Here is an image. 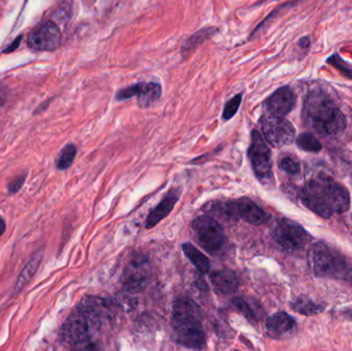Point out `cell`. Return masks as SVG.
Segmentation results:
<instances>
[{
    "label": "cell",
    "mask_w": 352,
    "mask_h": 351,
    "mask_svg": "<svg viewBox=\"0 0 352 351\" xmlns=\"http://www.w3.org/2000/svg\"><path fill=\"white\" fill-rule=\"evenodd\" d=\"M300 199L308 210L324 218L343 214L351 207L349 190L324 172L318 173L307 181L300 193Z\"/></svg>",
    "instance_id": "cell-1"
},
{
    "label": "cell",
    "mask_w": 352,
    "mask_h": 351,
    "mask_svg": "<svg viewBox=\"0 0 352 351\" xmlns=\"http://www.w3.org/2000/svg\"><path fill=\"white\" fill-rule=\"evenodd\" d=\"M107 310V304L101 299H85L64 323L61 330L63 341L70 346L88 343L100 329Z\"/></svg>",
    "instance_id": "cell-2"
},
{
    "label": "cell",
    "mask_w": 352,
    "mask_h": 351,
    "mask_svg": "<svg viewBox=\"0 0 352 351\" xmlns=\"http://www.w3.org/2000/svg\"><path fill=\"white\" fill-rule=\"evenodd\" d=\"M303 120L322 137H337L346 128L342 111L324 92H311L304 101Z\"/></svg>",
    "instance_id": "cell-3"
},
{
    "label": "cell",
    "mask_w": 352,
    "mask_h": 351,
    "mask_svg": "<svg viewBox=\"0 0 352 351\" xmlns=\"http://www.w3.org/2000/svg\"><path fill=\"white\" fill-rule=\"evenodd\" d=\"M173 326L175 341L188 350H202L205 335L202 330V317L198 305L188 298L175 301L173 311Z\"/></svg>",
    "instance_id": "cell-4"
},
{
    "label": "cell",
    "mask_w": 352,
    "mask_h": 351,
    "mask_svg": "<svg viewBox=\"0 0 352 351\" xmlns=\"http://www.w3.org/2000/svg\"><path fill=\"white\" fill-rule=\"evenodd\" d=\"M310 268L320 278H337L352 284V264L322 242L314 243L308 253Z\"/></svg>",
    "instance_id": "cell-5"
},
{
    "label": "cell",
    "mask_w": 352,
    "mask_h": 351,
    "mask_svg": "<svg viewBox=\"0 0 352 351\" xmlns=\"http://www.w3.org/2000/svg\"><path fill=\"white\" fill-rule=\"evenodd\" d=\"M273 239L287 253H297L309 243L307 231L294 220L281 218L272 230Z\"/></svg>",
    "instance_id": "cell-6"
},
{
    "label": "cell",
    "mask_w": 352,
    "mask_h": 351,
    "mask_svg": "<svg viewBox=\"0 0 352 351\" xmlns=\"http://www.w3.org/2000/svg\"><path fill=\"white\" fill-rule=\"evenodd\" d=\"M192 232L199 245L208 253H219L225 247V233L219 223L212 216L197 218L192 223Z\"/></svg>",
    "instance_id": "cell-7"
},
{
    "label": "cell",
    "mask_w": 352,
    "mask_h": 351,
    "mask_svg": "<svg viewBox=\"0 0 352 351\" xmlns=\"http://www.w3.org/2000/svg\"><path fill=\"white\" fill-rule=\"evenodd\" d=\"M260 125L267 141L275 148L289 146L295 139V128L283 117L263 115Z\"/></svg>",
    "instance_id": "cell-8"
},
{
    "label": "cell",
    "mask_w": 352,
    "mask_h": 351,
    "mask_svg": "<svg viewBox=\"0 0 352 351\" xmlns=\"http://www.w3.org/2000/svg\"><path fill=\"white\" fill-rule=\"evenodd\" d=\"M248 155H250L252 169L258 179L261 181H270L272 177L271 150L260 132L256 130L252 133V144H250Z\"/></svg>",
    "instance_id": "cell-9"
},
{
    "label": "cell",
    "mask_w": 352,
    "mask_h": 351,
    "mask_svg": "<svg viewBox=\"0 0 352 351\" xmlns=\"http://www.w3.org/2000/svg\"><path fill=\"white\" fill-rule=\"evenodd\" d=\"M61 43V32L59 27L47 21L35 28L28 37V45L35 51H54Z\"/></svg>",
    "instance_id": "cell-10"
},
{
    "label": "cell",
    "mask_w": 352,
    "mask_h": 351,
    "mask_svg": "<svg viewBox=\"0 0 352 351\" xmlns=\"http://www.w3.org/2000/svg\"><path fill=\"white\" fill-rule=\"evenodd\" d=\"M150 275L148 260L144 256H134L126 268L124 286L128 292H140L150 282Z\"/></svg>",
    "instance_id": "cell-11"
},
{
    "label": "cell",
    "mask_w": 352,
    "mask_h": 351,
    "mask_svg": "<svg viewBox=\"0 0 352 351\" xmlns=\"http://www.w3.org/2000/svg\"><path fill=\"white\" fill-rule=\"evenodd\" d=\"M135 96L138 97L140 106L148 109L160 100L162 96V87L156 82H140L120 90L117 94V99L122 101Z\"/></svg>",
    "instance_id": "cell-12"
},
{
    "label": "cell",
    "mask_w": 352,
    "mask_h": 351,
    "mask_svg": "<svg viewBox=\"0 0 352 351\" xmlns=\"http://www.w3.org/2000/svg\"><path fill=\"white\" fill-rule=\"evenodd\" d=\"M295 103L296 97L293 91L289 87H283L267 99L265 107L270 115L285 117L293 111Z\"/></svg>",
    "instance_id": "cell-13"
},
{
    "label": "cell",
    "mask_w": 352,
    "mask_h": 351,
    "mask_svg": "<svg viewBox=\"0 0 352 351\" xmlns=\"http://www.w3.org/2000/svg\"><path fill=\"white\" fill-rule=\"evenodd\" d=\"M234 206L238 218H241L248 224L261 226L270 220V214L268 212H265L258 204L248 198L236 200L234 201Z\"/></svg>",
    "instance_id": "cell-14"
},
{
    "label": "cell",
    "mask_w": 352,
    "mask_h": 351,
    "mask_svg": "<svg viewBox=\"0 0 352 351\" xmlns=\"http://www.w3.org/2000/svg\"><path fill=\"white\" fill-rule=\"evenodd\" d=\"M296 328L294 317L285 313L271 315L266 323L267 334L274 339H281L293 333Z\"/></svg>",
    "instance_id": "cell-15"
},
{
    "label": "cell",
    "mask_w": 352,
    "mask_h": 351,
    "mask_svg": "<svg viewBox=\"0 0 352 351\" xmlns=\"http://www.w3.org/2000/svg\"><path fill=\"white\" fill-rule=\"evenodd\" d=\"M210 282L217 292L231 295L239 288V280L235 272L229 269L219 270L210 274Z\"/></svg>",
    "instance_id": "cell-16"
},
{
    "label": "cell",
    "mask_w": 352,
    "mask_h": 351,
    "mask_svg": "<svg viewBox=\"0 0 352 351\" xmlns=\"http://www.w3.org/2000/svg\"><path fill=\"white\" fill-rule=\"evenodd\" d=\"M178 199H179V192L173 190L170 193L167 194L166 197L148 214L146 222V228H154L158 223L164 220L173 212L176 203H177Z\"/></svg>",
    "instance_id": "cell-17"
},
{
    "label": "cell",
    "mask_w": 352,
    "mask_h": 351,
    "mask_svg": "<svg viewBox=\"0 0 352 351\" xmlns=\"http://www.w3.org/2000/svg\"><path fill=\"white\" fill-rule=\"evenodd\" d=\"M235 308L252 321H260L265 317L262 305L250 297H238L232 301Z\"/></svg>",
    "instance_id": "cell-18"
},
{
    "label": "cell",
    "mask_w": 352,
    "mask_h": 351,
    "mask_svg": "<svg viewBox=\"0 0 352 351\" xmlns=\"http://www.w3.org/2000/svg\"><path fill=\"white\" fill-rule=\"evenodd\" d=\"M43 256V251H38L31 258L30 261L25 266L24 269L22 270L20 276H19L18 282H16V286H14V293H19L20 291H22L29 284V282L32 280L33 276L35 275L37 269H38L39 265H41Z\"/></svg>",
    "instance_id": "cell-19"
},
{
    "label": "cell",
    "mask_w": 352,
    "mask_h": 351,
    "mask_svg": "<svg viewBox=\"0 0 352 351\" xmlns=\"http://www.w3.org/2000/svg\"><path fill=\"white\" fill-rule=\"evenodd\" d=\"M182 251H184L186 257L190 260V263L201 272V273H207L210 269V262L207 259L204 253H201L194 245L190 243H184L182 245Z\"/></svg>",
    "instance_id": "cell-20"
},
{
    "label": "cell",
    "mask_w": 352,
    "mask_h": 351,
    "mask_svg": "<svg viewBox=\"0 0 352 351\" xmlns=\"http://www.w3.org/2000/svg\"><path fill=\"white\" fill-rule=\"evenodd\" d=\"M291 306L294 310L306 317H312L324 310V305L316 302L306 296L298 297L294 302H292Z\"/></svg>",
    "instance_id": "cell-21"
},
{
    "label": "cell",
    "mask_w": 352,
    "mask_h": 351,
    "mask_svg": "<svg viewBox=\"0 0 352 351\" xmlns=\"http://www.w3.org/2000/svg\"><path fill=\"white\" fill-rule=\"evenodd\" d=\"M217 32V28L215 27H207V28L202 29V30L198 31V32L192 34V36L188 37L186 39V43H184L182 47V56H188V54L192 53L195 49L202 45L205 41L209 38V37L214 35Z\"/></svg>",
    "instance_id": "cell-22"
},
{
    "label": "cell",
    "mask_w": 352,
    "mask_h": 351,
    "mask_svg": "<svg viewBox=\"0 0 352 351\" xmlns=\"http://www.w3.org/2000/svg\"><path fill=\"white\" fill-rule=\"evenodd\" d=\"M209 212L212 214L213 218H215V220H221L226 223H231V224L237 222L239 218L236 214L234 201L215 203L214 205L211 206Z\"/></svg>",
    "instance_id": "cell-23"
},
{
    "label": "cell",
    "mask_w": 352,
    "mask_h": 351,
    "mask_svg": "<svg viewBox=\"0 0 352 351\" xmlns=\"http://www.w3.org/2000/svg\"><path fill=\"white\" fill-rule=\"evenodd\" d=\"M297 144L305 152H318L322 150V146L320 140L311 133H303L297 138Z\"/></svg>",
    "instance_id": "cell-24"
},
{
    "label": "cell",
    "mask_w": 352,
    "mask_h": 351,
    "mask_svg": "<svg viewBox=\"0 0 352 351\" xmlns=\"http://www.w3.org/2000/svg\"><path fill=\"white\" fill-rule=\"evenodd\" d=\"M76 156V146L74 144H67L60 152L57 160V168L59 170H66L72 166Z\"/></svg>",
    "instance_id": "cell-25"
},
{
    "label": "cell",
    "mask_w": 352,
    "mask_h": 351,
    "mask_svg": "<svg viewBox=\"0 0 352 351\" xmlns=\"http://www.w3.org/2000/svg\"><path fill=\"white\" fill-rule=\"evenodd\" d=\"M279 167L289 175L299 174L301 171L300 163L291 156H285L279 161Z\"/></svg>",
    "instance_id": "cell-26"
},
{
    "label": "cell",
    "mask_w": 352,
    "mask_h": 351,
    "mask_svg": "<svg viewBox=\"0 0 352 351\" xmlns=\"http://www.w3.org/2000/svg\"><path fill=\"white\" fill-rule=\"evenodd\" d=\"M241 101L242 95L238 94L233 97L229 102H227V104L225 105V109H223V119L226 120V121L231 120L237 113L240 104H241Z\"/></svg>",
    "instance_id": "cell-27"
},
{
    "label": "cell",
    "mask_w": 352,
    "mask_h": 351,
    "mask_svg": "<svg viewBox=\"0 0 352 351\" xmlns=\"http://www.w3.org/2000/svg\"><path fill=\"white\" fill-rule=\"evenodd\" d=\"M328 62H330V63L333 64L335 67L338 68L339 70H341V71H342L345 76H351L352 78V70L346 67L344 62L341 61V58L339 57V56H333V57L330 58V60H329Z\"/></svg>",
    "instance_id": "cell-28"
},
{
    "label": "cell",
    "mask_w": 352,
    "mask_h": 351,
    "mask_svg": "<svg viewBox=\"0 0 352 351\" xmlns=\"http://www.w3.org/2000/svg\"><path fill=\"white\" fill-rule=\"evenodd\" d=\"M25 179H26V175H21V177H16L8 185V192H10V194L16 193L22 188V185H24Z\"/></svg>",
    "instance_id": "cell-29"
},
{
    "label": "cell",
    "mask_w": 352,
    "mask_h": 351,
    "mask_svg": "<svg viewBox=\"0 0 352 351\" xmlns=\"http://www.w3.org/2000/svg\"><path fill=\"white\" fill-rule=\"evenodd\" d=\"M22 37L19 36L14 43H12V45L8 47V49H4V53H12V52L16 51V49H18L19 45H20V41Z\"/></svg>",
    "instance_id": "cell-30"
},
{
    "label": "cell",
    "mask_w": 352,
    "mask_h": 351,
    "mask_svg": "<svg viewBox=\"0 0 352 351\" xmlns=\"http://www.w3.org/2000/svg\"><path fill=\"white\" fill-rule=\"evenodd\" d=\"M6 222H4L3 218L0 216V236L6 232Z\"/></svg>",
    "instance_id": "cell-31"
}]
</instances>
